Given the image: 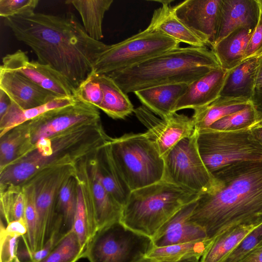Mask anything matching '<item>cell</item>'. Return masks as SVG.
<instances>
[{
	"label": "cell",
	"instance_id": "6da1fadb",
	"mask_svg": "<svg viewBox=\"0 0 262 262\" xmlns=\"http://www.w3.org/2000/svg\"><path fill=\"white\" fill-rule=\"evenodd\" d=\"M5 23L18 40L32 49L37 61L58 72L75 89L110 46L90 37L71 12L58 15L34 12L5 18Z\"/></svg>",
	"mask_w": 262,
	"mask_h": 262
},
{
	"label": "cell",
	"instance_id": "7a4b0ae2",
	"mask_svg": "<svg viewBox=\"0 0 262 262\" xmlns=\"http://www.w3.org/2000/svg\"><path fill=\"white\" fill-rule=\"evenodd\" d=\"M212 174L213 185L200 195L190 217L208 238L235 226L262 223V162L237 164Z\"/></svg>",
	"mask_w": 262,
	"mask_h": 262
},
{
	"label": "cell",
	"instance_id": "3957f363",
	"mask_svg": "<svg viewBox=\"0 0 262 262\" xmlns=\"http://www.w3.org/2000/svg\"><path fill=\"white\" fill-rule=\"evenodd\" d=\"M110 138L100 121L41 139L27 154L0 170V187L21 186L44 169L75 166L96 152Z\"/></svg>",
	"mask_w": 262,
	"mask_h": 262
},
{
	"label": "cell",
	"instance_id": "277c9868",
	"mask_svg": "<svg viewBox=\"0 0 262 262\" xmlns=\"http://www.w3.org/2000/svg\"><path fill=\"white\" fill-rule=\"evenodd\" d=\"M221 67L207 46L179 47L108 75L126 94L167 84H190Z\"/></svg>",
	"mask_w": 262,
	"mask_h": 262
},
{
	"label": "cell",
	"instance_id": "5b68a950",
	"mask_svg": "<svg viewBox=\"0 0 262 262\" xmlns=\"http://www.w3.org/2000/svg\"><path fill=\"white\" fill-rule=\"evenodd\" d=\"M200 194L161 180L131 191L120 222L151 238L177 211Z\"/></svg>",
	"mask_w": 262,
	"mask_h": 262
},
{
	"label": "cell",
	"instance_id": "8992f818",
	"mask_svg": "<svg viewBox=\"0 0 262 262\" xmlns=\"http://www.w3.org/2000/svg\"><path fill=\"white\" fill-rule=\"evenodd\" d=\"M110 142L114 160L132 191L163 180V157L144 133L111 138Z\"/></svg>",
	"mask_w": 262,
	"mask_h": 262
},
{
	"label": "cell",
	"instance_id": "52a82bcc",
	"mask_svg": "<svg viewBox=\"0 0 262 262\" xmlns=\"http://www.w3.org/2000/svg\"><path fill=\"white\" fill-rule=\"evenodd\" d=\"M196 143L201 157L212 174L237 164L262 162V144L251 128L200 130L197 131Z\"/></svg>",
	"mask_w": 262,
	"mask_h": 262
},
{
	"label": "cell",
	"instance_id": "ba28073f",
	"mask_svg": "<svg viewBox=\"0 0 262 262\" xmlns=\"http://www.w3.org/2000/svg\"><path fill=\"white\" fill-rule=\"evenodd\" d=\"M180 43L170 37L146 28L123 41L110 45L95 62L93 71L98 75H108L178 48Z\"/></svg>",
	"mask_w": 262,
	"mask_h": 262
},
{
	"label": "cell",
	"instance_id": "9c48e42d",
	"mask_svg": "<svg viewBox=\"0 0 262 262\" xmlns=\"http://www.w3.org/2000/svg\"><path fill=\"white\" fill-rule=\"evenodd\" d=\"M151 238L116 222L98 229L82 258L90 262H136L152 247Z\"/></svg>",
	"mask_w": 262,
	"mask_h": 262
},
{
	"label": "cell",
	"instance_id": "30bf717a",
	"mask_svg": "<svg viewBox=\"0 0 262 262\" xmlns=\"http://www.w3.org/2000/svg\"><path fill=\"white\" fill-rule=\"evenodd\" d=\"M197 131L180 140L163 156V180L189 191L203 193L214 182L205 165L196 143Z\"/></svg>",
	"mask_w": 262,
	"mask_h": 262
},
{
	"label": "cell",
	"instance_id": "8fae6325",
	"mask_svg": "<svg viewBox=\"0 0 262 262\" xmlns=\"http://www.w3.org/2000/svg\"><path fill=\"white\" fill-rule=\"evenodd\" d=\"M75 173V165L51 168L37 172L26 181L33 184L35 190L38 219L36 251L43 248L54 227L59 190L66 180Z\"/></svg>",
	"mask_w": 262,
	"mask_h": 262
},
{
	"label": "cell",
	"instance_id": "7c38bea8",
	"mask_svg": "<svg viewBox=\"0 0 262 262\" xmlns=\"http://www.w3.org/2000/svg\"><path fill=\"white\" fill-rule=\"evenodd\" d=\"M100 121L98 108L78 100L73 105L51 110L24 124L32 148L41 139L79 125Z\"/></svg>",
	"mask_w": 262,
	"mask_h": 262
},
{
	"label": "cell",
	"instance_id": "4fadbf2b",
	"mask_svg": "<svg viewBox=\"0 0 262 262\" xmlns=\"http://www.w3.org/2000/svg\"><path fill=\"white\" fill-rule=\"evenodd\" d=\"M138 119L146 127L144 133L156 145L163 157L180 140L195 131L192 118L174 113L166 118H159L145 106L134 110Z\"/></svg>",
	"mask_w": 262,
	"mask_h": 262
},
{
	"label": "cell",
	"instance_id": "5bb4252c",
	"mask_svg": "<svg viewBox=\"0 0 262 262\" xmlns=\"http://www.w3.org/2000/svg\"><path fill=\"white\" fill-rule=\"evenodd\" d=\"M0 69L19 73L58 96L75 97L76 89L63 75L48 65L30 61L27 54L20 50L4 56Z\"/></svg>",
	"mask_w": 262,
	"mask_h": 262
},
{
	"label": "cell",
	"instance_id": "9a60e30c",
	"mask_svg": "<svg viewBox=\"0 0 262 262\" xmlns=\"http://www.w3.org/2000/svg\"><path fill=\"white\" fill-rule=\"evenodd\" d=\"M88 157L81 160L75 165V176L82 184L93 208L98 230L120 221L123 207L96 178L89 164Z\"/></svg>",
	"mask_w": 262,
	"mask_h": 262
},
{
	"label": "cell",
	"instance_id": "2e32d148",
	"mask_svg": "<svg viewBox=\"0 0 262 262\" xmlns=\"http://www.w3.org/2000/svg\"><path fill=\"white\" fill-rule=\"evenodd\" d=\"M222 0H186L173 6L177 17L211 48L217 30Z\"/></svg>",
	"mask_w": 262,
	"mask_h": 262
},
{
	"label": "cell",
	"instance_id": "e0dca14e",
	"mask_svg": "<svg viewBox=\"0 0 262 262\" xmlns=\"http://www.w3.org/2000/svg\"><path fill=\"white\" fill-rule=\"evenodd\" d=\"M0 89L8 95L11 102L23 110L63 97L41 88L19 73L1 69Z\"/></svg>",
	"mask_w": 262,
	"mask_h": 262
},
{
	"label": "cell",
	"instance_id": "ac0fdd59",
	"mask_svg": "<svg viewBox=\"0 0 262 262\" xmlns=\"http://www.w3.org/2000/svg\"><path fill=\"white\" fill-rule=\"evenodd\" d=\"M110 141L89 157L88 162L104 188L123 208L132 190L114 160Z\"/></svg>",
	"mask_w": 262,
	"mask_h": 262
},
{
	"label": "cell",
	"instance_id": "d6986e66",
	"mask_svg": "<svg viewBox=\"0 0 262 262\" xmlns=\"http://www.w3.org/2000/svg\"><path fill=\"white\" fill-rule=\"evenodd\" d=\"M196 200L183 206L161 226L151 238L152 246L208 238L205 230L190 220Z\"/></svg>",
	"mask_w": 262,
	"mask_h": 262
},
{
	"label": "cell",
	"instance_id": "ffe728a7",
	"mask_svg": "<svg viewBox=\"0 0 262 262\" xmlns=\"http://www.w3.org/2000/svg\"><path fill=\"white\" fill-rule=\"evenodd\" d=\"M228 72L220 67L190 83L178 100L174 112L185 108L194 111L215 100L221 96Z\"/></svg>",
	"mask_w": 262,
	"mask_h": 262
},
{
	"label": "cell",
	"instance_id": "44dd1931",
	"mask_svg": "<svg viewBox=\"0 0 262 262\" xmlns=\"http://www.w3.org/2000/svg\"><path fill=\"white\" fill-rule=\"evenodd\" d=\"M259 14V0H222L214 45L238 28H255Z\"/></svg>",
	"mask_w": 262,
	"mask_h": 262
},
{
	"label": "cell",
	"instance_id": "7402d4cb",
	"mask_svg": "<svg viewBox=\"0 0 262 262\" xmlns=\"http://www.w3.org/2000/svg\"><path fill=\"white\" fill-rule=\"evenodd\" d=\"M160 2L162 5L154 10L150 22L147 27L148 29L159 32L180 43H187L190 46H207L177 17L173 7L170 5L171 1H163Z\"/></svg>",
	"mask_w": 262,
	"mask_h": 262
},
{
	"label": "cell",
	"instance_id": "603a6c76",
	"mask_svg": "<svg viewBox=\"0 0 262 262\" xmlns=\"http://www.w3.org/2000/svg\"><path fill=\"white\" fill-rule=\"evenodd\" d=\"M189 84L186 83L162 84L142 89L134 93L143 106L160 118H166L174 113L178 100Z\"/></svg>",
	"mask_w": 262,
	"mask_h": 262
},
{
	"label": "cell",
	"instance_id": "cb8c5ba5",
	"mask_svg": "<svg viewBox=\"0 0 262 262\" xmlns=\"http://www.w3.org/2000/svg\"><path fill=\"white\" fill-rule=\"evenodd\" d=\"M257 56L247 59L229 70L221 96L250 99L254 91Z\"/></svg>",
	"mask_w": 262,
	"mask_h": 262
},
{
	"label": "cell",
	"instance_id": "d4e9b609",
	"mask_svg": "<svg viewBox=\"0 0 262 262\" xmlns=\"http://www.w3.org/2000/svg\"><path fill=\"white\" fill-rule=\"evenodd\" d=\"M255 28H238L212 47L221 67L229 70L243 61L249 40Z\"/></svg>",
	"mask_w": 262,
	"mask_h": 262
},
{
	"label": "cell",
	"instance_id": "484cf974",
	"mask_svg": "<svg viewBox=\"0 0 262 262\" xmlns=\"http://www.w3.org/2000/svg\"><path fill=\"white\" fill-rule=\"evenodd\" d=\"M75 97H59L42 105L23 110L11 101L5 114L0 118V137L14 127L32 120L49 111L75 104Z\"/></svg>",
	"mask_w": 262,
	"mask_h": 262
},
{
	"label": "cell",
	"instance_id": "4316f807",
	"mask_svg": "<svg viewBox=\"0 0 262 262\" xmlns=\"http://www.w3.org/2000/svg\"><path fill=\"white\" fill-rule=\"evenodd\" d=\"M251 102L247 98L220 96L208 105L194 111L191 118L195 130L208 129L216 121L243 110Z\"/></svg>",
	"mask_w": 262,
	"mask_h": 262
},
{
	"label": "cell",
	"instance_id": "83f0119b",
	"mask_svg": "<svg viewBox=\"0 0 262 262\" xmlns=\"http://www.w3.org/2000/svg\"><path fill=\"white\" fill-rule=\"evenodd\" d=\"M97 78L103 94L99 109L114 119H125L134 112V106L127 94L111 77L107 75L97 74Z\"/></svg>",
	"mask_w": 262,
	"mask_h": 262
},
{
	"label": "cell",
	"instance_id": "f1b7e54d",
	"mask_svg": "<svg viewBox=\"0 0 262 262\" xmlns=\"http://www.w3.org/2000/svg\"><path fill=\"white\" fill-rule=\"evenodd\" d=\"M258 225H240L227 229L213 238L200 262H223L245 237Z\"/></svg>",
	"mask_w": 262,
	"mask_h": 262
},
{
	"label": "cell",
	"instance_id": "f546056e",
	"mask_svg": "<svg viewBox=\"0 0 262 262\" xmlns=\"http://www.w3.org/2000/svg\"><path fill=\"white\" fill-rule=\"evenodd\" d=\"M213 240L206 238L162 247L152 246L145 256L158 260L174 262L193 258L200 259Z\"/></svg>",
	"mask_w": 262,
	"mask_h": 262
},
{
	"label": "cell",
	"instance_id": "4dcf8cb0",
	"mask_svg": "<svg viewBox=\"0 0 262 262\" xmlns=\"http://www.w3.org/2000/svg\"><path fill=\"white\" fill-rule=\"evenodd\" d=\"M113 0H69L79 12L83 27L92 39L100 41L103 37L102 22L105 12L110 9Z\"/></svg>",
	"mask_w": 262,
	"mask_h": 262
},
{
	"label": "cell",
	"instance_id": "1f68e13d",
	"mask_svg": "<svg viewBox=\"0 0 262 262\" xmlns=\"http://www.w3.org/2000/svg\"><path fill=\"white\" fill-rule=\"evenodd\" d=\"M77 181V204L72 229L85 251L89 241L98 230V227L93 209L87 195L81 184Z\"/></svg>",
	"mask_w": 262,
	"mask_h": 262
},
{
	"label": "cell",
	"instance_id": "d6a6232c",
	"mask_svg": "<svg viewBox=\"0 0 262 262\" xmlns=\"http://www.w3.org/2000/svg\"><path fill=\"white\" fill-rule=\"evenodd\" d=\"M24 123L0 137V170L16 161L31 149Z\"/></svg>",
	"mask_w": 262,
	"mask_h": 262
},
{
	"label": "cell",
	"instance_id": "836d02e7",
	"mask_svg": "<svg viewBox=\"0 0 262 262\" xmlns=\"http://www.w3.org/2000/svg\"><path fill=\"white\" fill-rule=\"evenodd\" d=\"M78 184L75 173L68 178L62 185L57 198V215L62 219L65 233L72 229L76 210Z\"/></svg>",
	"mask_w": 262,
	"mask_h": 262
},
{
	"label": "cell",
	"instance_id": "e575fe53",
	"mask_svg": "<svg viewBox=\"0 0 262 262\" xmlns=\"http://www.w3.org/2000/svg\"><path fill=\"white\" fill-rule=\"evenodd\" d=\"M26 195L23 186L0 187V210L1 216L7 225L24 218Z\"/></svg>",
	"mask_w": 262,
	"mask_h": 262
},
{
	"label": "cell",
	"instance_id": "d590c367",
	"mask_svg": "<svg viewBox=\"0 0 262 262\" xmlns=\"http://www.w3.org/2000/svg\"><path fill=\"white\" fill-rule=\"evenodd\" d=\"M26 195L24 219L27 226V234L22 236L25 248L30 252L37 250L38 219L36 205V194L33 184L26 182L23 185Z\"/></svg>",
	"mask_w": 262,
	"mask_h": 262
},
{
	"label": "cell",
	"instance_id": "8d00e7d4",
	"mask_svg": "<svg viewBox=\"0 0 262 262\" xmlns=\"http://www.w3.org/2000/svg\"><path fill=\"white\" fill-rule=\"evenodd\" d=\"M84 252L77 234L72 228L63 235L50 254L39 262H76L82 258ZM15 262L21 261L17 259Z\"/></svg>",
	"mask_w": 262,
	"mask_h": 262
},
{
	"label": "cell",
	"instance_id": "74e56055",
	"mask_svg": "<svg viewBox=\"0 0 262 262\" xmlns=\"http://www.w3.org/2000/svg\"><path fill=\"white\" fill-rule=\"evenodd\" d=\"M260 121L252 102L243 110L225 116L213 123L208 129L228 131L248 128Z\"/></svg>",
	"mask_w": 262,
	"mask_h": 262
},
{
	"label": "cell",
	"instance_id": "f35d334b",
	"mask_svg": "<svg viewBox=\"0 0 262 262\" xmlns=\"http://www.w3.org/2000/svg\"><path fill=\"white\" fill-rule=\"evenodd\" d=\"M66 233L63 230L62 218L57 219L52 233L43 248L37 251L31 252L25 247L18 249L17 256L21 262H39L46 257L53 250L60 238Z\"/></svg>",
	"mask_w": 262,
	"mask_h": 262
},
{
	"label": "cell",
	"instance_id": "ab89813d",
	"mask_svg": "<svg viewBox=\"0 0 262 262\" xmlns=\"http://www.w3.org/2000/svg\"><path fill=\"white\" fill-rule=\"evenodd\" d=\"M75 97L80 101L99 109L103 98V94L97 78V74L93 71L76 89Z\"/></svg>",
	"mask_w": 262,
	"mask_h": 262
},
{
	"label": "cell",
	"instance_id": "60d3db41",
	"mask_svg": "<svg viewBox=\"0 0 262 262\" xmlns=\"http://www.w3.org/2000/svg\"><path fill=\"white\" fill-rule=\"evenodd\" d=\"M262 243V223L252 229L223 262H238Z\"/></svg>",
	"mask_w": 262,
	"mask_h": 262
},
{
	"label": "cell",
	"instance_id": "b9f144b4",
	"mask_svg": "<svg viewBox=\"0 0 262 262\" xmlns=\"http://www.w3.org/2000/svg\"><path fill=\"white\" fill-rule=\"evenodd\" d=\"M38 0H0V16L5 18L34 12Z\"/></svg>",
	"mask_w": 262,
	"mask_h": 262
},
{
	"label": "cell",
	"instance_id": "7bdbcfd3",
	"mask_svg": "<svg viewBox=\"0 0 262 262\" xmlns=\"http://www.w3.org/2000/svg\"><path fill=\"white\" fill-rule=\"evenodd\" d=\"M0 226V262H15L20 237L8 233L2 219Z\"/></svg>",
	"mask_w": 262,
	"mask_h": 262
},
{
	"label": "cell",
	"instance_id": "ee69618b",
	"mask_svg": "<svg viewBox=\"0 0 262 262\" xmlns=\"http://www.w3.org/2000/svg\"><path fill=\"white\" fill-rule=\"evenodd\" d=\"M262 53V1L259 0V14L257 23L245 51L244 61L258 56Z\"/></svg>",
	"mask_w": 262,
	"mask_h": 262
},
{
	"label": "cell",
	"instance_id": "f6af8a7d",
	"mask_svg": "<svg viewBox=\"0 0 262 262\" xmlns=\"http://www.w3.org/2000/svg\"><path fill=\"white\" fill-rule=\"evenodd\" d=\"M6 231L10 234L22 237L27 232V226L24 218L12 221L5 227Z\"/></svg>",
	"mask_w": 262,
	"mask_h": 262
},
{
	"label": "cell",
	"instance_id": "bcb514c9",
	"mask_svg": "<svg viewBox=\"0 0 262 262\" xmlns=\"http://www.w3.org/2000/svg\"><path fill=\"white\" fill-rule=\"evenodd\" d=\"M238 262H262V243L246 254Z\"/></svg>",
	"mask_w": 262,
	"mask_h": 262
},
{
	"label": "cell",
	"instance_id": "7dc6e473",
	"mask_svg": "<svg viewBox=\"0 0 262 262\" xmlns=\"http://www.w3.org/2000/svg\"><path fill=\"white\" fill-rule=\"evenodd\" d=\"M251 100L259 120L262 121V90H254Z\"/></svg>",
	"mask_w": 262,
	"mask_h": 262
},
{
	"label": "cell",
	"instance_id": "c3c4849f",
	"mask_svg": "<svg viewBox=\"0 0 262 262\" xmlns=\"http://www.w3.org/2000/svg\"><path fill=\"white\" fill-rule=\"evenodd\" d=\"M11 104V100L8 95L0 89V118L7 112Z\"/></svg>",
	"mask_w": 262,
	"mask_h": 262
},
{
	"label": "cell",
	"instance_id": "681fc988",
	"mask_svg": "<svg viewBox=\"0 0 262 262\" xmlns=\"http://www.w3.org/2000/svg\"><path fill=\"white\" fill-rule=\"evenodd\" d=\"M254 90H262V53L257 56Z\"/></svg>",
	"mask_w": 262,
	"mask_h": 262
},
{
	"label": "cell",
	"instance_id": "f907efd6",
	"mask_svg": "<svg viewBox=\"0 0 262 262\" xmlns=\"http://www.w3.org/2000/svg\"><path fill=\"white\" fill-rule=\"evenodd\" d=\"M251 129L255 137L262 144V121L253 125Z\"/></svg>",
	"mask_w": 262,
	"mask_h": 262
},
{
	"label": "cell",
	"instance_id": "816d5d0a",
	"mask_svg": "<svg viewBox=\"0 0 262 262\" xmlns=\"http://www.w3.org/2000/svg\"><path fill=\"white\" fill-rule=\"evenodd\" d=\"M200 259L193 258L184 260L176 261V262H200ZM136 262H174V261H166L158 260L151 258L148 257L145 255L137 260Z\"/></svg>",
	"mask_w": 262,
	"mask_h": 262
}]
</instances>
